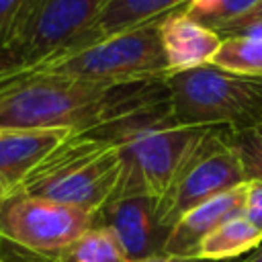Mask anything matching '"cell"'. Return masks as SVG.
I'll return each instance as SVG.
<instances>
[{
    "label": "cell",
    "instance_id": "6da1fadb",
    "mask_svg": "<svg viewBox=\"0 0 262 262\" xmlns=\"http://www.w3.org/2000/svg\"><path fill=\"white\" fill-rule=\"evenodd\" d=\"M164 80L98 84L41 70L0 74V129L84 133L164 96Z\"/></svg>",
    "mask_w": 262,
    "mask_h": 262
},
{
    "label": "cell",
    "instance_id": "7a4b0ae2",
    "mask_svg": "<svg viewBox=\"0 0 262 262\" xmlns=\"http://www.w3.org/2000/svg\"><path fill=\"white\" fill-rule=\"evenodd\" d=\"M211 129L178 123L170 113L168 94H164L90 129V133L119 149L123 168L113 199L129 194L160 199L182 160Z\"/></svg>",
    "mask_w": 262,
    "mask_h": 262
},
{
    "label": "cell",
    "instance_id": "3957f363",
    "mask_svg": "<svg viewBox=\"0 0 262 262\" xmlns=\"http://www.w3.org/2000/svg\"><path fill=\"white\" fill-rule=\"evenodd\" d=\"M121 168L115 143L90 131L70 133L14 190L98 213L115 196Z\"/></svg>",
    "mask_w": 262,
    "mask_h": 262
},
{
    "label": "cell",
    "instance_id": "277c9868",
    "mask_svg": "<svg viewBox=\"0 0 262 262\" xmlns=\"http://www.w3.org/2000/svg\"><path fill=\"white\" fill-rule=\"evenodd\" d=\"M33 70L98 84L154 82L164 80L170 74L160 41V20L100 37Z\"/></svg>",
    "mask_w": 262,
    "mask_h": 262
},
{
    "label": "cell",
    "instance_id": "5b68a950",
    "mask_svg": "<svg viewBox=\"0 0 262 262\" xmlns=\"http://www.w3.org/2000/svg\"><path fill=\"white\" fill-rule=\"evenodd\" d=\"M164 84L172 117L188 127H237L262 115V80L211 63L168 74Z\"/></svg>",
    "mask_w": 262,
    "mask_h": 262
},
{
    "label": "cell",
    "instance_id": "8992f818",
    "mask_svg": "<svg viewBox=\"0 0 262 262\" xmlns=\"http://www.w3.org/2000/svg\"><path fill=\"white\" fill-rule=\"evenodd\" d=\"M94 215L86 209L10 190L0 201V242L29 262H55L94 225Z\"/></svg>",
    "mask_w": 262,
    "mask_h": 262
},
{
    "label": "cell",
    "instance_id": "52a82bcc",
    "mask_svg": "<svg viewBox=\"0 0 262 262\" xmlns=\"http://www.w3.org/2000/svg\"><path fill=\"white\" fill-rule=\"evenodd\" d=\"M104 0H39L29 20L0 57V74L33 70L94 41Z\"/></svg>",
    "mask_w": 262,
    "mask_h": 262
},
{
    "label": "cell",
    "instance_id": "ba28073f",
    "mask_svg": "<svg viewBox=\"0 0 262 262\" xmlns=\"http://www.w3.org/2000/svg\"><path fill=\"white\" fill-rule=\"evenodd\" d=\"M248 182L235 149L227 143L223 127H213L182 160L170 184L158 199L160 223L168 229L192 207Z\"/></svg>",
    "mask_w": 262,
    "mask_h": 262
},
{
    "label": "cell",
    "instance_id": "9c48e42d",
    "mask_svg": "<svg viewBox=\"0 0 262 262\" xmlns=\"http://www.w3.org/2000/svg\"><path fill=\"white\" fill-rule=\"evenodd\" d=\"M94 225H104L119 237L129 262L164 254L170 229L160 223L158 199L129 194L111 199L96 215Z\"/></svg>",
    "mask_w": 262,
    "mask_h": 262
},
{
    "label": "cell",
    "instance_id": "30bf717a",
    "mask_svg": "<svg viewBox=\"0 0 262 262\" xmlns=\"http://www.w3.org/2000/svg\"><path fill=\"white\" fill-rule=\"evenodd\" d=\"M246 188L248 182L233 186L225 192H219L209 201L186 211L170 229L168 242L164 246V254L180 256V258H196L199 244L225 219L244 211Z\"/></svg>",
    "mask_w": 262,
    "mask_h": 262
},
{
    "label": "cell",
    "instance_id": "8fae6325",
    "mask_svg": "<svg viewBox=\"0 0 262 262\" xmlns=\"http://www.w3.org/2000/svg\"><path fill=\"white\" fill-rule=\"evenodd\" d=\"M160 41L170 74H174L209 63L223 39L215 29L180 8L160 18Z\"/></svg>",
    "mask_w": 262,
    "mask_h": 262
},
{
    "label": "cell",
    "instance_id": "7c38bea8",
    "mask_svg": "<svg viewBox=\"0 0 262 262\" xmlns=\"http://www.w3.org/2000/svg\"><path fill=\"white\" fill-rule=\"evenodd\" d=\"M70 133L66 129H0V180L8 192Z\"/></svg>",
    "mask_w": 262,
    "mask_h": 262
},
{
    "label": "cell",
    "instance_id": "4fadbf2b",
    "mask_svg": "<svg viewBox=\"0 0 262 262\" xmlns=\"http://www.w3.org/2000/svg\"><path fill=\"white\" fill-rule=\"evenodd\" d=\"M196 2L203 0H104L94 23V41L160 20L170 12Z\"/></svg>",
    "mask_w": 262,
    "mask_h": 262
},
{
    "label": "cell",
    "instance_id": "5bb4252c",
    "mask_svg": "<svg viewBox=\"0 0 262 262\" xmlns=\"http://www.w3.org/2000/svg\"><path fill=\"white\" fill-rule=\"evenodd\" d=\"M262 244V233L248 221L244 213H237L217 225L196 250V258L221 262L229 258H239L248 252H254Z\"/></svg>",
    "mask_w": 262,
    "mask_h": 262
},
{
    "label": "cell",
    "instance_id": "9a60e30c",
    "mask_svg": "<svg viewBox=\"0 0 262 262\" xmlns=\"http://www.w3.org/2000/svg\"><path fill=\"white\" fill-rule=\"evenodd\" d=\"M55 262H129V260L113 229L104 225H92Z\"/></svg>",
    "mask_w": 262,
    "mask_h": 262
},
{
    "label": "cell",
    "instance_id": "2e32d148",
    "mask_svg": "<svg viewBox=\"0 0 262 262\" xmlns=\"http://www.w3.org/2000/svg\"><path fill=\"white\" fill-rule=\"evenodd\" d=\"M211 66L242 78L262 80V41L244 37H223Z\"/></svg>",
    "mask_w": 262,
    "mask_h": 262
},
{
    "label": "cell",
    "instance_id": "e0dca14e",
    "mask_svg": "<svg viewBox=\"0 0 262 262\" xmlns=\"http://www.w3.org/2000/svg\"><path fill=\"white\" fill-rule=\"evenodd\" d=\"M223 135L235 149L246 178L262 180V115L237 127H223Z\"/></svg>",
    "mask_w": 262,
    "mask_h": 262
},
{
    "label": "cell",
    "instance_id": "ac0fdd59",
    "mask_svg": "<svg viewBox=\"0 0 262 262\" xmlns=\"http://www.w3.org/2000/svg\"><path fill=\"white\" fill-rule=\"evenodd\" d=\"M260 0H203L196 4H188L184 10L199 23L219 29L227 23H233L246 16L252 8L258 6Z\"/></svg>",
    "mask_w": 262,
    "mask_h": 262
},
{
    "label": "cell",
    "instance_id": "d6986e66",
    "mask_svg": "<svg viewBox=\"0 0 262 262\" xmlns=\"http://www.w3.org/2000/svg\"><path fill=\"white\" fill-rule=\"evenodd\" d=\"M39 0H0V57L16 39Z\"/></svg>",
    "mask_w": 262,
    "mask_h": 262
},
{
    "label": "cell",
    "instance_id": "ffe728a7",
    "mask_svg": "<svg viewBox=\"0 0 262 262\" xmlns=\"http://www.w3.org/2000/svg\"><path fill=\"white\" fill-rule=\"evenodd\" d=\"M242 213L262 233V180H248L246 201H244Z\"/></svg>",
    "mask_w": 262,
    "mask_h": 262
},
{
    "label": "cell",
    "instance_id": "44dd1931",
    "mask_svg": "<svg viewBox=\"0 0 262 262\" xmlns=\"http://www.w3.org/2000/svg\"><path fill=\"white\" fill-rule=\"evenodd\" d=\"M133 262H211V260L180 258V256H166V254H160V256H151V258H145V260H133Z\"/></svg>",
    "mask_w": 262,
    "mask_h": 262
},
{
    "label": "cell",
    "instance_id": "7402d4cb",
    "mask_svg": "<svg viewBox=\"0 0 262 262\" xmlns=\"http://www.w3.org/2000/svg\"><path fill=\"white\" fill-rule=\"evenodd\" d=\"M242 262H262V244L254 250V254H250L248 258H244Z\"/></svg>",
    "mask_w": 262,
    "mask_h": 262
},
{
    "label": "cell",
    "instance_id": "603a6c76",
    "mask_svg": "<svg viewBox=\"0 0 262 262\" xmlns=\"http://www.w3.org/2000/svg\"><path fill=\"white\" fill-rule=\"evenodd\" d=\"M246 16H252V18H262V0H260V2H258V6H256V8H252V10H250Z\"/></svg>",
    "mask_w": 262,
    "mask_h": 262
},
{
    "label": "cell",
    "instance_id": "cb8c5ba5",
    "mask_svg": "<svg viewBox=\"0 0 262 262\" xmlns=\"http://www.w3.org/2000/svg\"><path fill=\"white\" fill-rule=\"evenodd\" d=\"M0 262H29L20 256H6V254H0Z\"/></svg>",
    "mask_w": 262,
    "mask_h": 262
},
{
    "label": "cell",
    "instance_id": "d4e9b609",
    "mask_svg": "<svg viewBox=\"0 0 262 262\" xmlns=\"http://www.w3.org/2000/svg\"><path fill=\"white\" fill-rule=\"evenodd\" d=\"M6 194H8V188H6V186H4V182L0 180V201H2Z\"/></svg>",
    "mask_w": 262,
    "mask_h": 262
}]
</instances>
